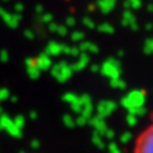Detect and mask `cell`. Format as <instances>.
<instances>
[{"label":"cell","mask_w":153,"mask_h":153,"mask_svg":"<svg viewBox=\"0 0 153 153\" xmlns=\"http://www.w3.org/2000/svg\"><path fill=\"white\" fill-rule=\"evenodd\" d=\"M131 153H153V119L134 138Z\"/></svg>","instance_id":"cell-1"}]
</instances>
